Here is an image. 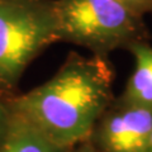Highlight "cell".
<instances>
[{
  "mask_svg": "<svg viewBox=\"0 0 152 152\" xmlns=\"http://www.w3.org/2000/svg\"><path fill=\"white\" fill-rule=\"evenodd\" d=\"M114 71L108 57L70 52L58 71L28 93L10 96L13 110L65 148L89 138L113 102Z\"/></svg>",
  "mask_w": 152,
  "mask_h": 152,
  "instance_id": "6da1fadb",
  "label": "cell"
},
{
  "mask_svg": "<svg viewBox=\"0 0 152 152\" xmlns=\"http://www.w3.org/2000/svg\"><path fill=\"white\" fill-rule=\"evenodd\" d=\"M55 10L58 42L85 47L94 56L108 57L150 39L143 17L115 0H55Z\"/></svg>",
  "mask_w": 152,
  "mask_h": 152,
  "instance_id": "7a4b0ae2",
  "label": "cell"
},
{
  "mask_svg": "<svg viewBox=\"0 0 152 152\" xmlns=\"http://www.w3.org/2000/svg\"><path fill=\"white\" fill-rule=\"evenodd\" d=\"M55 42V0H0V93L9 95L27 66Z\"/></svg>",
  "mask_w": 152,
  "mask_h": 152,
  "instance_id": "3957f363",
  "label": "cell"
},
{
  "mask_svg": "<svg viewBox=\"0 0 152 152\" xmlns=\"http://www.w3.org/2000/svg\"><path fill=\"white\" fill-rule=\"evenodd\" d=\"M152 136V108L114 98L88 141L99 152H147Z\"/></svg>",
  "mask_w": 152,
  "mask_h": 152,
  "instance_id": "277c9868",
  "label": "cell"
},
{
  "mask_svg": "<svg viewBox=\"0 0 152 152\" xmlns=\"http://www.w3.org/2000/svg\"><path fill=\"white\" fill-rule=\"evenodd\" d=\"M69 150L47 138L14 110L9 128L0 142V152H69Z\"/></svg>",
  "mask_w": 152,
  "mask_h": 152,
  "instance_id": "5b68a950",
  "label": "cell"
},
{
  "mask_svg": "<svg viewBox=\"0 0 152 152\" xmlns=\"http://www.w3.org/2000/svg\"><path fill=\"white\" fill-rule=\"evenodd\" d=\"M134 57V70L119 98L127 103L152 108V46L140 42L128 50Z\"/></svg>",
  "mask_w": 152,
  "mask_h": 152,
  "instance_id": "8992f818",
  "label": "cell"
},
{
  "mask_svg": "<svg viewBox=\"0 0 152 152\" xmlns=\"http://www.w3.org/2000/svg\"><path fill=\"white\" fill-rule=\"evenodd\" d=\"M10 96L12 95L0 93V142L5 136L13 117V109L10 107V102H9Z\"/></svg>",
  "mask_w": 152,
  "mask_h": 152,
  "instance_id": "52a82bcc",
  "label": "cell"
},
{
  "mask_svg": "<svg viewBox=\"0 0 152 152\" xmlns=\"http://www.w3.org/2000/svg\"><path fill=\"white\" fill-rule=\"evenodd\" d=\"M115 1L141 17L152 14V0H115Z\"/></svg>",
  "mask_w": 152,
  "mask_h": 152,
  "instance_id": "ba28073f",
  "label": "cell"
},
{
  "mask_svg": "<svg viewBox=\"0 0 152 152\" xmlns=\"http://www.w3.org/2000/svg\"><path fill=\"white\" fill-rule=\"evenodd\" d=\"M69 152H99V151L86 140L84 142H80V143L75 145L74 147H71Z\"/></svg>",
  "mask_w": 152,
  "mask_h": 152,
  "instance_id": "9c48e42d",
  "label": "cell"
},
{
  "mask_svg": "<svg viewBox=\"0 0 152 152\" xmlns=\"http://www.w3.org/2000/svg\"><path fill=\"white\" fill-rule=\"evenodd\" d=\"M147 152H152V136H151V140H150V145H148V150Z\"/></svg>",
  "mask_w": 152,
  "mask_h": 152,
  "instance_id": "30bf717a",
  "label": "cell"
}]
</instances>
